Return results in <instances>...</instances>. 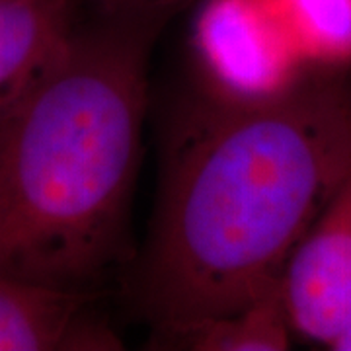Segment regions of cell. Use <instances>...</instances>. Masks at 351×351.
<instances>
[{"label":"cell","instance_id":"cell-1","mask_svg":"<svg viewBox=\"0 0 351 351\" xmlns=\"http://www.w3.org/2000/svg\"><path fill=\"white\" fill-rule=\"evenodd\" d=\"M351 170V82L308 76L265 100L205 94L182 113L138 267L156 330L232 311L281 279Z\"/></svg>","mask_w":351,"mask_h":351},{"label":"cell","instance_id":"cell-2","mask_svg":"<svg viewBox=\"0 0 351 351\" xmlns=\"http://www.w3.org/2000/svg\"><path fill=\"white\" fill-rule=\"evenodd\" d=\"M162 25L80 22L47 75L0 119V274L92 293L119 262Z\"/></svg>","mask_w":351,"mask_h":351},{"label":"cell","instance_id":"cell-3","mask_svg":"<svg viewBox=\"0 0 351 351\" xmlns=\"http://www.w3.org/2000/svg\"><path fill=\"white\" fill-rule=\"evenodd\" d=\"M193 43L209 92L265 100L301 84L308 66L274 0H201Z\"/></svg>","mask_w":351,"mask_h":351},{"label":"cell","instance_id":"cell-4","mask_svg":"<svg viewBox=\"0 0 351 351\" xmlns=\"http://www.w3.org/2000/svg\"><path fill=\"white\" fill-rule=\"evenodd\" d=\"M281 289L297 336L332 350L351 326V170L291 252Z\"/></svg>","mask_w":351,"mask_h":351},{"label":"cell","instance_id":"cell-5","mask_svg":"<svg viewBox=\"0 0 351 351\" xmlns=\"http://www.w3.org/2000/svg\"><path fill=\"white\" fill-rule=\"evenodd\" d=\"M92 293L0 274V351H106L121 339L90 308Z\"/></svg>","mask_w":351,"mask_h":351},{"label":"cell","instance_id":"cell-6","mask_svg":"<svg viewBox=\"0 0 351 351\" xmlns=\"http://www.w3.org/2000/svg\"><path fill=\"white\" fill-rule=\"evenodd\" d=\"M82 8L84 0H0V119L57 63Z\"/></svg>","mask_w":351,"mask_h":351},{"label":"cell","instance_id":"cell-7","mask_svg":"<svg viewBox=\"0 0 351 351\" xmlns=\"http://www.w3.org/2000/svg\"><path fill=\"white\" fill-rule=\"evenodd\" d=\"M158 332L166 343L201 351H281L295 336L281 279L232 311Z\"/></svg>","mask_w":351,"mask_h":351},{"label":"cell","instance_id":"cell-8","mask_svg":"<svg viewBox=\"0 0 351 351\" xmlns=\"http://www.w3.org/2000/svg\"><path fill=\"white\" fill-rule=\"evenodd\" d=\"M311 71L351 64V0H274Z\"/></svg>","mask_w":351,"mask_h":351},{"label":"cell","instance_id":"cell-9","mask_svg":"<svg viewBox=\"0 0 351 351\" xmlns=\"http://www.w3.org/2000/svg\"><path fill=\"white\" fill-rule=\"evenodd\" d=\"M191 2L201 0H84V6L104 18H149L166 22Z\"/></svg>","mask_w":351,"mask_h":351},{"label":"cell","instance_id":"cell-10","mask_svg":"<svg viewBox=\"0 0 351 351\" xmlns=\"http://www.w3.org/2000/svg\"><path fill=\"white\" fill-rule=\"evenodd\" d=\"M332 350L338 351H351V326L336 339V343L332 346Z\"/></svg>","mask_w":351,"mask_h":351}]
</instances>
